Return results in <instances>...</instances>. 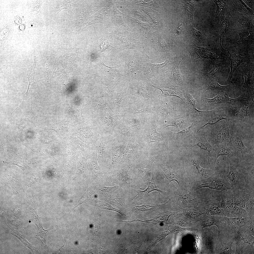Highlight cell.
I'll return each mask as SVG.
<instances>
[{"label":"cell","instance_id":"cell-56","mask_svg":"<svg viewBox=\"0 0 254 254\" xmlns=\"http://www.w3.org/2000/svg\"><path fill=\"white\" fill-rule=\"evenodd\" d=\"M184 29V26L183 22H180L179 24L174 32V34L172 39L173 41L176 37L183 32Z\"/></svg>","mask_w":254,"mask_h":254},{"label":"cell","instance_id":"cell-39","mask_svg":"<svg viewBox=\"0 0 254 254\" xmlns=\"http://www.w3.org/2000/svg\"><path fill=\"white\" fill-rule=\"evenodd\" d=\"M229 16H231L232 18L230 15V11L227 13L225 18L222 22L219 24V25L218 43L221 51L223 52H225V50L222 48L221 44L222 38L224 31L227 28H229L227 27V25L228 18Z\"/></svg>","mask_w":254,"mask_h":254},{"label":"cell","instance_id":"cell-47","mask_svg":"<svg viewBox=\"0 0 254 254\" xmlns=\"http://www.w3.org/2000/svg\"><path fill=\"white\" fill-rule=\"evenodd\" d=\"M34 59L33 64L30 68L28 75L27 77L28 82L27 90L26 93L29 94L28 91L31 83L33 82L35 83L34 77L35 75V69L36 63V58L35 53Z\"/></svg>","mask_w":254,"mask_h":254},{"label":"cell","instance_id":"cell-44","mask_svg":"<svg viewBox=\"0 0 254 254\" xmlns=\"http://www.w3.org/2000/svg\"><path fill=\"white\" fill-rule=\"evenodd\" d=\"M234 1V6L239 12L254 15V10L250 8L242 0Z\"/></svg>","mask_w":254,"mask_h":254},{"label":"cell","instance_id":"cell-28","mask_svg":"<svg viewBox=\"0 0 254 254\" xmlns=\"http://www.w3.org/2000/svg\"><path fill=\"white\" fill-rule=\"evenodd\" d=\"M228 53L230 55L229 58L230 61V64L228 66L230 67L231 69L228 79V81H229L232 78L233 74L238 67L241 63L246 61L248 57L247 56L242 57L235 53Z\"/></svg>","mask_w":254,"mask_h":254},{"label":"cell","instance_id":"cell-14","mask_svg":"<svg viewBox=\"0 0 254 254\" xmlns=\"http://www.w3.org/2000/svg\"><path fill=\"white\" fill-rule=\"evenodd\" d=\"M136 139L127 142L123 156L119 165L130 166L134 165L137 161V150L138 148Z\"/></svg>","mask_w":254,"mask_h":254},{"label":"cell","instance_id":"cell-23","mask_svg":"<svg viewBox=\"0 0 254 254\" xmlns=\"http://www.w3.org/2000/svg\"><path fill=\"white\" fill-rule=\"evenodd\" d=\"M151 173V178L149 181L147 188L143 191L137 190L136 191L137 194L133 199L137 201H139L145 197H148L149 193L154 191H157L159 194L161 195V194H164L166 192L158 188L156 185L155 181V171L152 169Z\"/></svg>","mask_w":254,"mask_h":254},{"label":"cell","instance_id":"cell-27","mask_svg":"<svg viewBox=\"0 0 254 254\" xmlns=\"http://www.w3.org/2000/svg\"><path fill=\"white\" fill-rule=\"evenodd\" d=\"M234 25L235 28L241 29L246 28H254L251 20L242 14L239 13L234 15Z\"/></svg>","mask_w":254,"mask_h":254},{"label":"cell","instance_id":"cell-5","mask_svg":"<svg viewBox=\"0 0 254 254\" xmlns=\"http://www.w3.org/2000/svg\"><path fill=\"white\" fill-rule=\"evenodd\" d=\"M230 141L226 143V146L232 152L229 157L241 159L248 154L249 151L243 143L244 137L242 133L237 131L232 132L230 135Z\"/></svg>","mask_w":254,"mask_h":254},{"label":"cell","instance_id":"cell-46","mask_svg":"<svg viewBox=\"0 0 254 254\" xmlns=\"http://www.w3.org/2000/svg\"><path fill=\"white\" fill-rule=\"evenodd\" d=\"M249 216L246 210L242 207L234 205L231 214L229 218L244 217Z\"/></svg>","mask_w":254,"mask_h":254},{"label":"cell","instance_id":"cell-10","mask_svg":"<svg viewBox=\"0 0 254 254\" xmlns=\"http://www.w3.org/2000/svg\"><path fill=\"white\" fill-rule=\"evenodd\" d=\"M134 101L130 105L125 112L128 114H144L153 113L155 103L143 99L134 97Z\"/></svg>","mask_w":254,"mask_h":254},{"label":"cell","instance_id":"cell-63","mask_svg":"<svg viewBox=\"0 0 254 254\" xmlns=\"http://www.w3.org/2000/svg\"><path fill=\"white\" fill-rule=\"evenodd\" d=\"M243 1L246 5L247 4V6L248 5L250 8H252L253 6L254 7V0H244Z\"/></svg>","mask_w":254,"mask_h":254},{"label":"cell","instance_id":"cell-2","mask_svg":"<svg viewBox=\"0 0 254 254\" xmlns=\"http://www.w3.org/2000/svg\"><path fill=\"white\" fill-rule=\"evenodd\" d=\"M231 124V121L229 120H224L213 125L208 135L211 145L216 147L223 142L225 139H229Z\"/></svg>","mask_w":254,"mask_h":254},{"label":"cell","instance_id":"cell-42","mask_svg":"<svg viewBox=\"0 0 254 254\" xmlns=\"http://www.w3.org/2000/svg\"><path fill=\"white\" fill-rule=\"evenodd\" d=\"M242 72L245 78L243 87L247 88L250 85V80L252 75V70L249 63L245 64L242 68Z\"/></svg>","mask_w":254,"mask_h":254},{"label":"cell","instance_id":"cell-16","mask_svg":"<svg viewBox=\"0 0 254 254\" xmlns=\"http://www.w3.org/2000/svg\"><path fill=\"white\" fill-rule=\"evenodd\" d=\"M192 192L177 190L174 192V198L178 205L181 207L193 206L199 203L201 200L196 198Z\"/></svg>","mask_w":254,"mask_h":254},{"label":"cell","instance_id":"cell-35","mask_svg":"<svg viewBox=\"0 0 254 254\" xmlns=\"http://www.w3.org/2000/svg\"><path fill=\"white\" fill-rule=\"evenodd\" d=\"M169 201V200L166 203L161 205H155L149 203H139L133 206V208L138 212H142L151 211L163 207Z\"/></svg>","mask_w":254,"mask_h":254},{"label":"cell","instance_id":"cell-24","mask_svg":"<svg viewBox=\"0 0 254 254\" xmlns=\"http://www.w3.org/2000/svg\"><path fill=\"white\" fill-rule=\"evenodd\" d=\"M219 200L220 207L224 216L229 218L234 206L233 193L230 194L226 192L225 194H223Z\"/></svg>","mask_w":254,"mask_h":254},{"label":"cell","instance_id":"cell-41","mask_svg":"<svg viewBox=\"0 0 254 254\" xmlns=\"http://www.w3.org/2000/svg\"><path fill=\"white\" fill-rule=\"evenodd\" d=\"M225 60L218 61L214 64L213 69L207 73L202 72L207 79H214L223 68L225 64Z\"/></svg>","mask_w":254,"mask_h":254},{"label":"cell","instance_id":"cell-19","mask_svg":"<svg viewBox=\"0 0 254 254\" xmlns=\"http://www.w3.org/2000/svg\"><path fill=\"white\" fill-rule=\"evenodd\" d=\"M197 134V138L191 141L190 145V148L192 149L194 147L197 146L200 148L201 151L202 150L207 151L208 154V165L210 164L209 160L210 152L212 150L214 151L215 149L207 140L204 129H203L202 132L200 133L199 131Z\"/></svg>","mask_w":254,"mask_h":254},{"label":"cell","instance_id":"cell-20","mask_svg":"<svg viewBox=\"0 0 254 254\" xmlns=\"http://www.w3.org/2000/svg\"><path fill=\"white\" fill-rule=\"evenodd\" d=\"M201 205L202 213L209 215H219L224 216L221 208L219 200L202 201Z\"/></svg>","mask_w":254,"mask_h":254},{"label":"cell","instance_id":"cell-29","mask_svg":"<svg viewBox=\"0 0 254 254\" xmlns=\"http://www.w3.org/2000/svg\"><path fill=\"white\" fill-rule=\"evenodd\" d=\"M13 191L16 192L22 197L24 191L22 185L20 177L14 174L7 175H5Z\"/></svg>","mask_w":254,"mask_h":254},{"label":"cell","instance_id":"cell-7","mask_svg":"<svg viewBox=\"0 0 254 254\" xmlns=\"http://www.w3.org/2000/svg\"><path fill=\"white\" fill-rule=\"evenodd\" d=\"M160 118L154 113L146 114L144 129L142 134L148 138L149 143L155 142L161 139L162 134L157 131L156 126Z\"/></svg>","mask_w":254,"mask_h":254},{"label":"cell","instance_id":"cell-12","mask_svg":"<svg viewBox=\"0 0 254 254\" xmlns=\"http://www.w3.org/2000/svg\"><path fill=\"white\" fill-rule=\"evenodd\" d=\"M112 135L117 141L127 142L136 138L138 135L123 121H120L115 127Z\"/></svg>","mask_w":254,"mask_h":254},{"label":"cell","instance_id":"cell-30","mask_svg":"<svg viewBox=\"0 0 254 254\" xmlns=\"http://www.w3.org/2000/svg\"><path fill=\"white\" fill-rule=\"evenodd\" d=\"M250 105L248 101L245 102L242 108L236 114L237 120L241 125L248 126L249 124L248 111Z\"/></svg>","mask_w":254,"mask_h":254},{"label":"cell","instance_id":"cell-57","mask_svg":"<svg viewBox=\"0 0 254 254\" xmlns=\"http://www.w3.org/2000/svg\"><path fill=\"white\" fill-rule=\"evenodd\" d=\"M191 31L194 37L198 40L199 41H202V35L201 32L195 29L193 26L191 27Z\"/></svg>","mask_w":254,"mask_h":254},{"label":"cell","instance_id":"cell-8","mask_svg":"<svg viewBox=\"0 0 254 254\" xmlns=\"http://www.w3.org/2000/svg\"><path fill=\"white\" fill-rule=\"evenodd\" d=\"M196 100L192 99L188 101L185 103L187 114L190 118L196 119V121L200 122L206 119H209L213 117L218 116L216 112H218L222 108L220 107L210 111H200L196 107Z\"/></svg>","mask_w":254,"mask_h":254},{"label":"cell","instance_id":"cell-34","mask_svg":"<svg viewBox=\"0 0 254 254\" xmlns=\"http://www.w3.org/2000/svg\"><path fill=\"white\" fill-rule=\"evenodd\" d=\"M232 190L233 191L234 205L241 207L245 209L246 200L245 197V194L243 190L238 189H234Z\"/></svg>","mask_w":254,"mask_h":254},{"label":"cell","instance_id":"cell-18","mask_svg":"<svg viewBox=\"0 0 254 254\" xmlns=\"http://www.w3.org/2000/svg\"><path fill=\"white\" fill-rule=\"evenodd\" d=\"M162 169L164 172L165 186L167 190H170L169 184L172 181L176 182L179 186L183 184H186L184 182L183 174L179 170L174 171L171 169L168 166H163Z\"/></svg>","mask_w":254,"mask_h":254},{"label":"cell","instance_id":"cell-13","mask_svg":"<svg viewBox=\"0 0 254 254\" xmlns=\"http://www.w3.org/2000/svg\"><path fill=\"white\" fill-rule=\"evenodd\" d=\"M246 97L245 93H244L237 98H231L229 97L226 93L221 92L219 93L216 96L212 99L202 97L201 100L204 107L209 108L214 105L222 103H226L232 105L238 101L246 100Z\"/></svg>","mask_w":254,"mask_h":254},{"label":"cell","instance_id":"cell-1","mask_svg":"<svg viewBox=\"0 0 254 254\" xmlns=\"http://www.w3.org/2000/svg\"><path fill=\"white\" fill-rule=\"evenodd\" d=\"M223 170L216 169L215 172L207 178L196 180L191 183L192 190L195 191L201 188L207 187L211 189L226 191L232 190L231 184L226 177Z\"/></svg>","mask_w":254,"mask_h":254},{"label":"cell","instance_id":"cell-21","mask_svg":"<svg viewBox=\"0 0 254 254\" xmlns=\"http://www.w3.org/2000/svg\"><path fill=\"white\" fill-rule=\"evenodd\" d=\"M226 220L228 227L233 228L237 233L240 228L242 226L254 225V216H253L244 217H226Z\"/></svg>","mask_w":254,"mask_h":254},{"label":"cell","instance_id":"cell-22","mask_svg":"<svg viewBox=\"0 0 254 254\" xmlns=\"http://www.w3.org/2000/svg\"><path fill=\"white\" fill-rule=\"evenodd\" d=\"M217 217H210L205 218L202 222L201 225L202 228L210 227L213 225H215L218 229V236L221 232L224 230L228 227L227 223L226 217L220 216Z\"/></svg>","mask_w":254,"mask_h":254},{"label":"cell","instance_id":"cell-61","mask_svg":"<svg viewBox=\"0 0 254 254\" xmlns=\"http://www.w3.org/2000/svg\"><path fill=\"white\" fill-rule=\"evenodd\" d=\"M26 116L27 118H29V119H31V118H32L33 119H34L35 117L34 113L31 110L27 112Z\"/></svg>","mask_w":254,"mask_h":254},{"label":"cell","instance_id":"cell-17","mask_svg":"<svg viewBox=\"0 0 254 254\" xmlns=\"http://www.w3.org/2000/svg\"><path fill=\"white\" fill-rule=\"evenodd\" d=\"M155 160L152 158L144 159L137 161L134 164V172L138 177L141 178L146 183L149 181L148 174L152 170V166Z\"/></svg>","mask_w":254,"mask_h":254},{"label":"cell","instance_id":"cell-59","mask_svg":"<svg viewBox=\"0 0 254 254\" xmlns=\"http://www.w3.org/2000/svg\"><path fill=\"white\" fill-rule=\"evenodd\" d=\"M93 222L92 226L93 228H95L94 233L95 234V233L98 232V229H99V224L97 220L96 219H94Z\"/></svg>","mask_w":254,"mask_h":254},{"label":"cell","instance_id":"cell-11","mask_svg":"<svg viewBox=\"0 0 254 254\" xmlns=\"http://www.w3.org/2000/svg\"><path fill=\"white\" fill-rule=\"evenodd\" d=\"M114 139L112 135L101 133L94 145L97 150V160L103 164L109 146Z\"/></svg>","mask_w":254,"mask_h":254},{"label":"cell","instance_id":"cell-38","mask_svg":"<svg viewBox=\"0 0 254 254\" xmlns=\"http://www.w3.org/2000/svg\"><path fill=\"white\" fill-rule=\"evenodd\" d=\"M246 202L245 209L249 216H254V192L245 194Z\"/></svg>","mask_w":254,"mask_h":254},{"label":"cell","instance_id":"cell-6","mask_svg":"<svg viewBox=\"0 0 254 254\" xmlns=\"http://www.w3.org/2000/svg\"><path fill=\"white\" fill-rule=\"evenodd\" d=\"M156 105L154 104L152 111L153 113L158 115L160 118L167 119L171 118L179 117L181 112L177 110L176 106L178 104L170 100L165 102L164 100L158 101Z\"/></svg>","mask_w":254,"mask_h":254},{"label":"cell","instance_id":"cell-54","mask_svg":"<svg viewBox=\"0 0 254 254\" xmlns=\"http://www.w3.org/2000/svg\"><path fill=\"white\" fill-rule=\"evenodd\" d=\"M242 233L254 236V226H244L241 227L237 234Z\"/></svg>","mask_w":254,"mask_h":254},{"label":"cell","instance_id":"cell-4","mask_svg":"<svg viewBox=\"0 0 254 254\" xmlns=\"http://www.w3.org/2000/svg\"><path fill=\"white\" fill-rule=\"evenodd\" d=\"M148 59L149 61L144 65L143 71L144 75L149 81L156 79L171 68L174 63V59L167 57L165 61L161 64H152L150 62L149 56L145 54Z\"/></svg>","mask_w":254,"mask_h":254},{"label":"cell","instance_id":"cell-3","mask_svg":"<svg viewBox=\"0 0 254 254\" xmlns=\"http://www.w3.org/2000/svg\"><path fill=\"white\" fill-rule=\"evenodd\" d=\"M127 143L119 142L115 138L109 147L103 166L107 169L116 168L122 158Z\"/></svg>","mask_w":254,"mask_h":254},{"label":"cell","instance_id":"cell-36","mask_svg":"<svg viewBox=\"0 0 254 254\" xmlns=\"http://www.w3.org/2000/svg\"><path fill=\"white\" fill-rule=\"evenodd\" d=\"M230 86V85L225 86L221 85L214 80H207L203 90L204 92L209 90L222 92L229 91Z\"/></svg>","mask_w":254,"mask_h":254},{"label":"cell","instance_id":"cell-55","mask_svg":"<svg viewBox=\"0 0 254 254\" xmlns=\"http://www.w3.org/2000/svg\"><path fill=\"white\" fill-rule=\"evenodd\" d=\"M130 95L126 92L118 94L114 99V104L117 105H119L121 102L125 100Z\"/></svg>","mask_w":254,"mask_h":254},{"label":"cell","instance_id":"cell-60","mask_svg":"<svg viewBox=\"0 0 254 254\" xmlns=\"http://www.w3.org/2000/svg\"><path fill=\"white\" fill-rule=\"evenodd\" d=\"M100 190L102 191H105L107 192H111L114 191L115 190V187L112 188L107 187L103 185L101 186L99 188Z\"/></svg>","mask_w":254,"mask_h":254},{"label":"cell","instance_id":"cell-52","mask_svg":"<svg viewBox=\"0 0 254 254\" xmlns=\"http://www.w3.org/2000/svg\"><path fill=\"white\" fill-rule=\"evenodd\" d=\"M186 3L184 5L185 9L188 14L191 21L194 25L193 18V14L194 10V5L189 1Z\"/></svg>","mask_w":254,"mask_h":254},{"label":"cell","instance_id":"cell-26","mask_svg":"<svg viewBox=\"0 0 254 254\" xmlns=\"http://www.w3.org/2000/svg\"><path fill=\"white\" fill-rule=\"evenodd\" d=\"M230 169L226 176L228 179L231 187L232 190L234 189H241L239 187L240 180V174L234 164L230 162Z\"/></svg>","mask_w":254,"mask_h":254},{"label":"cell","instance_id":"cell-33","mask_svg":"<svg viewBox=\"0 0 254 254\" xmlns=\"http://www.w3.org/2000/svg\"><path fill=\"white\" fill-rule=\"evenodd\" d=\"M226 143L225 142H223L215 147L213 155L214 166L217 159L219 157L221 156L229 157L231 155L232 151L226 146Z\"/></svg>","mask_w":254,"mask_h":254},{"label":"cell","instance_id":"cell-32","mask_svg":"<svg viewBox=\"0 0 254 254\" xmlns=\"http://www.w3.org/2000/svg\"><path fill=\"white\" fill-rule=\"evenodd\" d=\"M126 65L128 67V70L125 75L126 76H130L133 72L136 71H143L144 68V65H141L135 59L133 53L130 55Z\"/></svg>","mask_w":254,"mask_h":254},{"label":"cell","instance_id":"cell-37","mask_svg":"<svg viewBox=\"0 0 254 254\" xmlns=\"http://www.w3.org/2000/svg\"><path fill=\"white\" fill-rule=\"evenodd\" d=\"M191 162L194 168V174L198 177L205 179L212 175L211 170L203 168L194 159L191 160Z\"/></svg>","mask_w":254,"mask_h":254},{"label":"cell","instance_id":"cell-51","mask_svg":"<svg viewBox=\"0 0 254 254\" xmlns=\"http://www.w3.org/2000/svg\"><path fill=\"white\" fill-rule=\"evenodd\" d=\"M183 211L185 214L188 217L193 218H197L203 214L193 208H187L183 209Z\"/></svg>","mask_w":254,"mask_h":254},{"label":"cell","instance_id":"cell-58","mask_svg":"<svg viewBox=\"0 0 254 254\" xmlns=\"http://www.w3.org/2000/svg\"><path fill=\"white\" fill-rule=\"evenodd\" d=\"M37 173H35L32 176L27 184V186L30 187L36 182H37L38 177Z\"/></svg>","mask_w":254,"mask_h":254},{"label":"cell","instance_id":"cell-43","mask_svg":"<svg viewBox=\"0 0 254 254\" xmlns=\"http://www.w3.org/2000/svg\"><path fill=\"white\" fill-rule=\"evenodd\" d=\"M168 120L164 124L160 125L159 128L160 130H162L167 127L173 126L176 127H179L184 121L183 118H171L167 119Z\"/></svg>","mask_w":254,"mask_h":254},{"label":"cell","instance_id":"cell-50","mask_svg":"<svg viewBox=\"0 0 254 254\" xmlns=\"http://www.w3.org/2000/svg\"><path fill=\"white\" fill-rule=\"evenodd\" d=\"M238 234L241 236V240L243 242V244H246L250 245L253 250L254 251V236L241 233H239Z\"/></svg>","mask_w":254,"mask_h":254},{"label":"cell","instance_id":"cell-25","mask_svg":"<svg viewBox=\"0 0 254 254\" xmlns=\"http://www.w3.org/2000/svg\"><path fill=\"white\" fill-rule=\"evenodd\" d=\"M162 92V93L157 96L158 101L163 100L165 97L168 96H175L180 99L185 103L186 102L182 91L177 87H161L158 88Z\"/></svg>","mask_w":254,"mask_h":254},{"label":"cell","instance_id":"cell-31","mask_svg":"<svg viewBox=\"0 0 254 254\" xmlns=\"http://www.w3.org/2000/svg\"><path fill=\"white\" fill-rule=\"evenodd\" d=\"M217 6L216 16L219 24L224 19V15L229 11L227 3L224 0H214Z\"/></svg>","mask_w":254,"mask_h":254},{"label":"cell","instance_id":"cell-49","mask_svg":"<svg viewBox=\"0 0 254 254\" xmlns=\"http://www.w3.org/2000/svg\"><path fill=\"white\" fill-rule=\"evenodd\" d=\"M200 122L197 121H195L187 128H183L182 130L177 132H174L170 131V132L176 136L177 138L183 137L190 134L193 128L196 124Z\"/></svg>","mask_w":254,"mask_h":254},{"label":"cell","instance_id":"cell-40","mask_svg":"<svg viewBox=\"0 0 254 254\" xmlns=\"http://www.w3.org/2000/svg\"><path fill=\"white\" fill-rule=\"evenodd\" d=\"M240 39L236 42L238 44H247L254 41V33L245 30L239 33Z\"/></svg>","mask_w":254,"mask_h":254},{"label":"cell","instance_id":"cell-53","mask_svg":"<svg viewBox=\"0 0 254 254\" xmlns=\"http://www.w3.org/2000/svg\"><path fill=\"white\" fill-rule=\"evenodd\" d=\"M237 234L234 237L236 246L235 254H242L243 253V243L242 241L240 236L239 234Z\"/></svg>","mask_w":254,"mask_h":254},{"label":"cell","instance_id":"cell-45","mask_svg":"<svg viewBox=\"0 0 254 254\" xmlns=\"http://www.w3.org/2000/svg\"><path fill=\"white\" fill-rule=\"evenodd\" d=\"M234 241V238L228 242L223 243L221 247L217 250V254H232L234 251L232 249L233 243Z\"/></svg>","mask_w":254,"mask_h":254},{"label":"cell","instance_id":"cell-9","mask_svg":"<svg viewBox=\"0 0 254 254\" xmlns=\"http://www.w3.org/2000/svg\"><path fill=\"white\" fill-rule=\"evenodd\" d=\"M131 95L155 103L158 101L157 96L155 94V90L152 87L143 84L138 81H135L131 87Z\"/></svg>","mask_w":254,"mask_h":254},{"label":"cell","instance_id":"cell-64","mask_svg":"<svg viewBox=\"0 0 254 254\" xmlns=\"http://www.w3.org/2000/svg\"><path fill=\"white\" fill-rule=\"evenodd\" d=\"M106 105V103L105 102H100L97 104L96 107L97 108H101L105 107Z\"/></svg>","mask_w":254,"mask_h":254},{"label":"cell","instance_id":"cell-15","mask_svg":"<svg viewBox=\"0 0 254 254\" xmlns=\"http://www.w3.org/2000/svg\"><path fill=\"white\" fill-rule=\"evenodd\" d=\"M146 114H127L122 121L138 135H142L144 128Z\"/></svg>","mask_w":254,"mask_h":254},{"label":"cell","instance_id":"cell-48","mask_svg":"<svg viewBox=\"0 0 254 254\" xmlns=\"http://www.w3.org/2000/svg\"><path fill=\"white\" fill-rule=\"evenodd\" d=\"M227 118V116L225 115H220L211 118L209 119V120L207 123L199 127L198 129L197 130V133H198L201 129H204V127L207 125H214L221 120H229Z\"/></svg>","mask_w":254,"mask_h":254},{"label":"cell","instance_id":"cell-62","mask_svg":"<svg viewBox=\"0 0 254 254\" xmlns=\"http://www.w3.org/2000/svg\"><path fill=\"white\" fill-rule=\"evenodd\" d=\"M108 41V40L107 41L104 42L101 45V47L102 49L101 52L105 50L109 46Z\"/></svg>","mask_w":254,"mask_h":254}]
</instances>
